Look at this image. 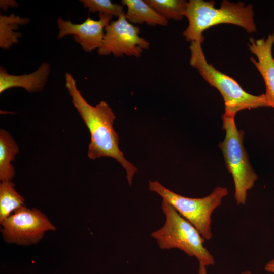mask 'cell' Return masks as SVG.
Segmentation results:
<instances>
[{"mask_svg":"<svg viewBox=\"0 0 274 274\" xmlns=\"http://www.w3.org/2000/svg\"><path fill=\"white\" fill-rule=\"evenodd\" d=\"M65 87L72 102L88 129L90 142L88 156L91 159L108 157L116 159L126 172L129 185L137 168L124 157L119 147V136L114 129L116 116L109 105L101 100L96 106L89 104L77 88L76 82L68 72L65 75Z\"/></svg>","mask_w":274,"mask_h":274,"instance_id":"6da1fadb","label":"cell"},{"mask_svg":"<svg viewBox=\"0 0 274 274\" xmlns=\"http://www.w3.org/2000/svg\"><path fill=\"white\" fill-rule=\"evenodd\" d=\"M215 5L214 1L190 0L187 2L184 16L188 20V25L183 32L186 41L202 44L204 40L203 32L221 24L239 26L249 33L256 31L252 5L228 0L222 1L219 8H215Z\"/></svg>","mask_w":274,"mask_h":274,"instance_id":"7a4b0ae2","label":"cell"},{"mask_svg":"<svg viewBox=\"0 0 274 274\" xmlns=\"http://www.w3.org/2000/svg\"><path fill=\"white\" fill-rule=\"evenodd\" d=\"M189 49L190 66L197 70L204 80L221 93L225 105L224 113L235 116L237 112L243 110L270 108L264 93L254 95L248 93L234 79L209 64L201 44L195 41L190 42Z\"/></svg>","mask_w":274,"mask_h":274,"instance_id":"3957f363","label":"cell"},{"mask_svg":"<svg viewBox=\"0 0 274 274\" xmlns=\"http://www.w3.org/2000/svg\"><path fill=\"white\" fill-rule=\"evenodd\" d=\"M161 209L166 218L165 223L151 234L160 248L179 249L195 257L199 264L213 265L214 258L204 247V239L196 228L165 200H162Z\"/></svg>","mask_w":274,"mask_h":274,"instance_id":"277c9868","label":"cell"},{"mask_svg":"<svg viewBox=\"0 0 274 274\" xmlns=\"http://www.w3.org/2000/svg\"><path fill=\"white\" fill-rule=\"evenodd\" d=\"M234 118L225 113L222 115V128L225 136L218 146L226 168L233 179L235 199L240 205L246 203L248 192L254 186L258 176L251 165L244 146V132L238 130Z\"/></svg>","mask_w":274,"mask_h":274,"instance_id":"5b68a950","label":"cell"},{"mask_svg":"<svg viewBox=\"0 0 274 274\" xmlns=\"http://www.w3.org/2000/svg\"><path fill=\"white\" fill-rule=\"evenodd\" d=\"M149 188L170 203L196 228L204 239L212 238V214L221 204L223 198L228 195L226 188L217 187L209 195L202 198H190L179 195L157 181H150Z\"/></svg>","mask_w":274,"mask_h":274,"instance_id":"8992f818","label":"cell"},{"mask_svg":"<svg viewBox=\"0 0 274 274\" xmlns=\"http://www.w3.org/2000/svg\"><path fill=\"white\" fill-rule=\"evenodd\" d=\"M1 224L3 237L6 242L22 245L36 244L46 232L56 229L40 210L30 209L24 205L14 211Z\"/></svg>","mask_w":274,"mask_h":274,"instance_id":"52a82bcc","label":"cell"},{"mask_svg":"<svg viewBox=\"0 0 274 274\" xmlns=\"http://www.w3.org/2000/svg\"><path fill=\"white\" fill-rule=\"evenodd\" d=\"M140 31L139 27L127 21L125 13L122 14L106 27L101 46L97 49L99 55L139 57L150 46V43L139 36Z\"/></svg>","mask_w":274,"mask_h":274,"instance_id":"ba28073f","label":"cell"},{"mask_svg":"<svg viewBox=\"0 0 274 274\" xmlns=\"http://www.w3.org/2000/svg\"><path fill=\"white\" fill-rule=\"evenodd\" d=\"M99 20H95L88 17L82 23L74 24L59 17L57 21L59 29L57 38L73 35L74 40L84 51L90 52L98 49L101 46L105 29L111 22L112 16L99 13Z\"/></svg>","mask_w":274,"mask_h":274,"instance_id":"9c48e42d","label":"cell"},{"mask_svg":"<svg viewBox=\"0 0 274 274\" xmlns=\"http://www.w3.org/2000/svg\"><path fill=\"white\" fill-rule=\"evenodd\" d=\"M274 44V31L266 38H249V50L254 54L250 59L261 75L265 86V95L270 107L274 109V57L272 47Z\"/></svg>","mask_w":274,"mask_h":274,"instance_id":"30bf717a","label":"cell"},{"mask_svg":"<svg viewBox=\"0 0 274 274\" xmlns=\"http://www.w3.org/2000/svg\"><path fill=\"white\" fill-rule=\"evenodd\" d=\"M51 66L48 62L42 63L35 71L29 74L12 75L3 66L0 67V93L12 88L20 87L33 93L42 91L48 81Z\"/></svg>","mask_w":274,"mask_h":274,"instance_id":"8fae6325","label":"cell"},{"mask_svg":"<svg viewBox=\"0 0 274 274\" xmlns=\"http://www.w3.org/2000/svg\"><path fill=\"white\" fill-rule=\"evenodd\" d=\"M123 6L127 7L126 19L132 24L146 23L148 25L165 26L168 21L160 16L145 1L122 0Z\"/></svg>","mask_w":274,"mask_h":274,"instance_id":"7c38bea8","label":"cell"},{"mask_svg":"<svg viewBox=\"0 0 274 274\" xmlns=\"http://www.w3.org/2000/svg\"><path fill=\"white\" fill-rule=\"evenodd\" d=\"M19 153V147L11 135L7 131L0 130V180L11 181L15 169L11 163Z\"/></svg>","mask_w":274,"mask_h":274,"instance_id":"4fadbf2b","label":"cell"},{"mask_svg":"<svg viewBox=\"0 0 274 274\" xmlns=\"http://www.w3.org/2000/svg\"><path fill=\"white\" fill-rule=\"evenodd\" d=\"M30 21L28 18H22L12 13L9 16L0 15V47L8 50L19 43L22 37L20 32H16L20 26H24Z\"/></svg>","mask_w":274,"mask_h":274,"instance_id":"5bb4252c","label":"cell"},{"mask_svg":"<svg viewBox=\"0 0 274 274\" xmlns=\"http://www.w3.org/2000/svg\"><path fill=\"white\" fill-rule=\"evenodd\" d=\"M11 181H2L0 184V223L11 213L24 205V199L15 189Z\"/></svg>","mask_w":274,"mask_h":274,"instance_id":"9a60e30c","label":"cell"},{"mask_svg":"<svg viewBox=\"0 0 274 274\" xmlns=\"http://www.w3.org/2000/svg\"><path fill=\"white\" fill-rule=\"evenodd\" d=\"M145 2L167 21H180L185 17L187 4L185 1L145 0Z\"/></svg>","mask_w":274,"mask_h":274,"instance_id":"2e32d148","label":"cell"},{"mask_svg":"<svg viewBox=\"0 0 274 274\" xmlns=\"http://www.w3.org/2000/svg\"><path fill=\"white\" fill-rule=\"evenodd\" d=\"M84 8L91 13L99 12L115 16L117 18L124 13L123 6L113 3L110 0H80Z\"/></svg>","mask_w":274,"mask_h":274,"instance_id":"e0dca14e","label":"cell"},{"mask_svg":"<svg viewBox=\"0 0 274 274\" xmlns=\"http://www.w3.org/2000/svg\"><path fill=\"white\" fill-rule=\"evenodd\" d=\"M0 2L1 8L4 12L7 11L10 7L12 8L19 7L18 3L13 0H1Z\"/></svg>","mask_w":274,"mask_h":274,"instance_id":"ac0fdd59","label":"cell"},{"mask_svg":"<svg viewBox=\"0 0 274 274\" xmlns=\"http://www.w3.org/2000/svg\"><path fill=\"white\" fill-rule=\"evenodd\" d=\"M206 267L204 265L199 263L198 274H208ZM241 274H252V273L250 271H245Z\"/></svg>","mask_w":274,"mask_h":274,"instance_id":"d6986e66","label":"cell"},{"mask_svg":"<svg viewBox=\"0 0 274 274\" xmlns=\"http://www.w3.org/2000/svg\"><path fill=\"white\" fill-rule=\"evenodd\" d=\"M264 268L267 272L274 273V259L268 262Z\"/></svg>","mask_w":274,"mask_h":274,"instance_id":"ffe728a7","label":"cell"}]
</instances>
